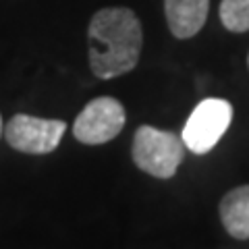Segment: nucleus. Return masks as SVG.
<instances>
[{
	"label": "nucleus",
	"instance_id": "1",
	"mask_svg": "<svg viewBox=\"0 0 249 249\" xmlns=\"http://www.w3.org/2000/svg\"><path fill=\"white\" fill-rule=\"evenodd\" d=\"M89 67L100 79H114L133 71L143 46L137 15L124 6L100 9L89 21Z\"/></svg>",
	"mask_w": 249,
	"mask_h": 249
},
{
	"label": "nucleus",
	"instance_id": "2",
	"mask_svg": "<svg viewBox=\"0 0 249 249\" xmlns=\"http://www.w3.org/2000/svg\"><path fill=\"white\" fill-rule=\"evenodd\" d=\"M131 156L139 170L156 178H170L185 158V143L173 131L142 124L133 135Z\"/></svg>",
	"mask_w": 249,
	"mask_h": 249
},
{
	"label": "nucleus",
	"instance_id": "3",
	"mask_svg": "<svg viewBox=\"0 0 249 249\" xmlns=\"http://www.w3.org/2000/svg\"><path fill=\"white\" fill-rule=\"evenodd\" d=\"M232 121V106L227 100L208 98L193 108L183 127V143L193 154H208L227 133Z\"/></svg>",
	"mask_w": 249,
	"mask_h": 249
},
{
	"label": "nucleus",
	"instance_id": "4",
	"mask_svg": "<svg viewBox=\"0 0 249 249\" xmlns=\"http://www.w3.org/2000/svg\"><path fill=\"white\" fill-rule=\"evenodd\" d=\"M127 114L116 98L100 96L77 114L73 123V135L77 142L88 145H102L112 142L123 131Z\"/></svg>",
	"mask_w": 249,
	"mask_h": 249
},
{
	"label": "nucleus",
	"instance_id": "5",
	"mask_svg": "<svg viewBox=\"0 0 249 249\" xmlns=\"http://www.w3.org/2000/svg\"><path fill=\"white\" fill-rule=\"evenodd\" d=\"M67 123L58 119H40L31 114H15L4 124V139L13 150L23 154H50L58 147Z\"/></svg>",
	"mask_w": 249,
	"mask_h": 249
},
{
	"label": "nucleus",
	"instance_id": "6",
	"mask_svg": "<svg viewBox=\"0 0 249 249\" xmlns=\"http://www.w3.org/2000/svg\"><path fill=\"white\" fill-rule=\"evenodd\" d=\"M210 0H164V15L170 34L189 40L206 25Z\"/></svg>",
	"mask_w": 249,
	"mask_h": 249
},
{
	"label": "nucleus",
	"instance_id": "7",
	"mask_svg": "<svg viewBox=\"0 0 249 249\" xmlns=\"http://www.w3.org/2000/svg\"><path fill=\"white\" fill-rule=\"evenodd\" d=\"M220 220L232 239H249V185L229 191L220 201Z\"/></svg>",
	"mask_w": 249,
	"mask_h": 249
},
{
	"label": "nucleus",
	"instance_id": "8",
	"mask_svg": "<svg viewBox=\"0 0 249 249\" xmlns=\"http://www.w3.org/2000/svg\"><path fill=\"white\" fill-rule=\"evenodd\" d=\"M218 15L229 31H249V0H222Z\"/></svg>",
	"mask_w": 249,
	"mask_h": 249
},
{
	"label": "nucleus",
	"instance_id": "9",
	"mask_svg": "<svg viewBox=\"0 0 249 249\" xmlns=\"http://www.w3.org/2000/svg\"><path fill=\"white\" fill-rule=\"evenodd\" d=\"M2 131H4V124H2V116H0V135H2Z\"/></svg>",
	"mask_w": 249,
	"mask_h": 249
},
{
	"label": "nucleus",
	"instance_id": "10",
	"mask_svg": "<svg viewBox=\"0 0 249 249\" xmlns=\"http://www.w3.org/2000/svg\"><path fill=\"white\" fill-rule=\"evenodd\" d=\"M247 65H249V54H247Z\"/></svg>",
	"mask_w": 249,
	"mask_h": 249
}]
</instances>
